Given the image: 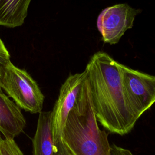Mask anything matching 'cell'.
Segmentation results:
<instances>
[{"label": "cell", "instance_id": "52a82bcc", "mask_svg": "<svg viewBox=\"0 0 155 155\" xmlns=\"http://www.w3.org/2000/svg\"><path fill=\"white\" fill-rule=\"evenodd\" d=\"M25 125L21 109L0 87V132L5 138L14 139L23 131Z\"/></svg>", "mask_w": 155, "mask_h": 155}, {"label": "cell", "instance_id": "6da1fadb", "mask_svg": "<svg viewBox=\"0 0 155 155\" xmlns=\"http://www.w3.org/2000/svg\"><path fill=\"white\" fill-rule=\"evenodd\" d=\"M85 70L97 122L110 133L120 136L130 133L137 119L124 93L119 62L107 53L98 51Z\"/></svg>", "mask_w": 155, "mask_h": 155}, {"label": "cell", "instance_id": "8992f818", "mask_svg": "<svg viewBox=\"0 0 155 155\" xmlns=\"http://www.w3.org/2000/svg\"><path fill=\"white\" fill-rule=\"evenodd\" d=\"M86 78L85 70L82 73L70 74L60 88L58 98L51 111L54 143L61 138V134L68 115L76 102Z\"/></svg>", "mask_w": 155, "mask_h": 155}, {"label": "cell", "instance_id": "277c9868", "mask_svg": "<svg viewBox=\"0 0 155 155\" xmlns=\"http://www.w3.org/2000/svg\"><path fill=\"white\" fill-rule=\"evenodd\" d=\"M121 83L128 106L138 120L155 103V76L119 63Z\"/></svg>", "mask_w": 155, "mask_h": 155}, {"label": "cell", "instance_id": "7c38bea8", "mask_svg": "<svg viewBox=\"0 0 155 155\" xmlns=\"http://www.w3.org/2000/svg\"><path fill=\"white\" fill-rule=\"evenodd\" d=\"M53 155H71L64 145L61 138L54 142Z\"/></svg>", "mask_w": 155, "mask_h": 155}, {"label": "cell", "instance_id": "30bf717a", "mask_svg": "<svg viewBox=\"0 0 155 155\" xmlns=\"http://www.w3.org/2000/svg\"><path fill=\"white\" fill-rule=\"evenodd\" d=\"M0 155H24L14 139L0 136Z\"/></svg>", "mask_w": 155, "mask_h": 155}, {"label": "cell", "instance_id": "3957f363", "mask_svg": "<svg viewBox=\"0 0 155 155\" xmlns=\"http://www.w3.org/2000/svg\"><path fill=\"white\" fill-rule=\"evenodd\" d=\"M1 87L21 109L31 113L42 111L44 96L37 82L26 70L11 61L5 67Z\"/></svg>", "mask_w": 155, "mask_h": 155}, {"label": "cell", "instance_id": "ba28073f", "mask_svg": "<svg viewBox=\"0 0 155 155\" xmlns=\"http://www.w3.org/2000/svg\"><path fill=\"white\" fill-rule=\"evenodd\" d=\"M54 148L51 111H41L33 139V155H53Z\"/></svg>", "mask_w": 155, "mask_h": 155}, {"label": "cell", "instance_id": "8fae6325", "mask_svg": "<svg viewBox=\"0 0 155 155\" xmlns=\"http://www.w3.org/2000/svg\"><path fill=\"white\" fill-rule=\"evenodd\" d=\"M10 53L0 38V87L5 67L10 61Z\"/></svg>", "mask_w": 155, "mask_h": 155}, {"label": "cell", "instance_id": "9c48e42d", "mask_svg": "<svg viewBox=\"0 0 155 155\" xmlns=\"http://www.w3.org/2000/svg\"><path fill=\"white\" fill-rule=\"evenodd\" d=\"M30 0H0V25L15 28L22 25L27 16Z\"/></svg>", "mask_w": 155, "mask_h": 155}, {"label": "cell", "instance_id": "7a4b0ae2", "mask_svg": "<svg viewBox=\"0 0 155 155\" xmlns=\"http://www.w3.org/2000/svg\"><path fill=\"white\" fill-rule=\"evenodd\" d=\"M108 135L99 127L87 75L68 115L62 141L71 155H111Z\"/></svg>", "mask_w": 155, "mask_h": 155}, {"label": "cell", "instance_id": "5b68a950", "mask_svg": "<svg viewBox=\"0 0 155 155\" xmlns=\"http://www.w3.org/2000/svg\"><path fill=\"white\" fill-rule=\"evenodd\" d=\"M140 12L127 4L108 7L99 13L97 27L102 40L111 45L119 42L125 32L133 27L136 16Z\"/></svg>", "mask_w": 155, "mask_h": 155}, {"label": "cell", "instance_id": "4fadbf2b", "mask_svg": "<svg viewBox=\"0 0 155 155\" xmlns=\"http://www.w3.org/2000/svg\"><path fill=\"white\" fill-rule=\"evenodd\" d=\"M111 155H134L129 150L125 149L116 145L111 146Z\"/></svg>", "mask_w": 155, "mask_h": 155}]
</instances>
